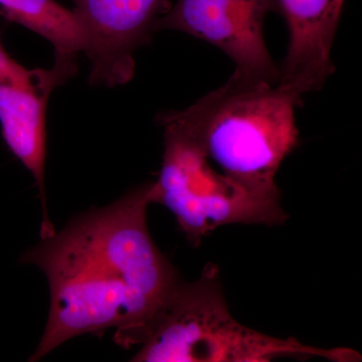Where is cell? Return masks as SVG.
I'll list each match as a JSON object with an SVG mask.
<instances>
[{
	"label": "cell",
	"mask_w": 362,
	"mask_h": 362,
	"mask_svg": "<svg viewBox=\"0 0 362 362\" xmlns=\"http://www.w3.org/2000/svg\"><path fill=\"white\" fill-rule=\"evenodd\" d=\"M152 182L109 206L78 214L61 230L40 239L21 257L49 283V309L39 361L80 335L115 329L123 349L141 344L181 282L152 240L147 209Z\"/></svg>",
	"instance_id": "obj_1"
},
{
	"label": "cell",
	"mask_w": 362,
	"mask_h": 362,
	"mask_svg": "<svg viewBox=\"0 0 362 362\" xmlns=\"http://www.w3.org/2000/svg\"><path fill=\"white\" fill-rule=\"evenodd\" d=\"M302 105V98L277 84L233 73L192 106L158 116V124L180 135L235 187L280 202L275 177L297 146L295 113Z\"/></svg>",
	"instance_id": "obj_2"
},
{
	"label": "cell",
	"mask_w": 362,
	"mask_h": 362,
	"mask_svg": "<svg viewBox=\"0 0 362 362\" xmlns=\"http://www.w3.org/2000/svg\"><path fill=\"white\" fill-rule=\"evenodd\" d=\"M284 356L361 361L352 349H317L242 325L226 304L218 269L209 264L199 280L181 281L131 361L269 362Z\"/></svg>",
	"instance_id": "obj_3"
},
{
	"label": "cell",
	"mask_w": 362,
	"mask_h": 362,
	"mask_svg": "<svg viewBox=\"0 0 362 362\" xmlns=\"http://www.w3.org/2000/svg\"><path fill=\"white\" fill-rule=\"evenodd\" d=\"M163 129L160 173L152 182V204L165 206L195 246L221 226L284 223L280 202L259 199L233 185L206 163L180 135Z\"/></svg>",
	"instance_id": "obj_4"
},
{
	"label": "cell",
	"mask_w": 362,
	"mask_h": 362,
	"mask_svg": "<svg viewBox=\"0 0 362 362\" xmlns=\"http://www.w3.org/2000/svg\"><path fill=\"white\" fill-rule=\"evenodd\" d=\"M279 11L276 0H177L154 23V33L177 30L225 52L247 78L277 84L280 68L267 49V16Z\"/></svg>",
	"instance_id": "obj_5"
},
{
	"label": "cell",
	"mask_w": 362,
	"mask_h": 362,
	"mask_svg": "<svg viewBox=\"0 0 362 362\" xmlns=\"http://www.w3.org/2000/svg\"><path fill=\"white\" fill-rule=\"evenodd\" d=\"M86 37L90 62L89 83L99 87L125 85L134 77V54L148 44L157 18L171 7L168 0H71Z\"/></svg>",
	"instance_id": "obj_6"
},
{
	"label": "cell",
	"mask_w": 362,
	"mask_h": 362,
	"mask_svg": "<svg viewBox=\"0 0 362 362\" xmlns=\"http://www.w3.org/2000/svg\"><path fill=\"white\" fill-rule=\"evenodd\" d=\"M77 63L54 61L49 70H33L23 82L0 83V125L9 150L35 181L42 204L40 239L56 232L45 194V114L52 90L73 77Z\"/></svg>",
	"instance_id": "obj_7"
},
{
	"label": "cell",
	"mask_w": 362,
	"mask_h": 362,
	"mask_svg": "<svg viewBox=\"0 0 362 362\" xmlns=\"http://www.w3.org/2000/svg\"><path fill=\"white\" fill-rule=\"evenodd\" d=\"M289 30L277 85L302 98L321 90L334 74L333 44L345 0H276Z\"/></svg>",
	"instance_id": "obj_8"
},
{
	"label": "cell",
	"mask_w": 362,
	"mask_h": 362,
	"mask_svg": "<svg viewBox=\"0 0 362 362\" xmlns=\"http://www.w3.org/2000/svg\"><path fill=\"white\" fill-rule=\"evenodd\" d=\"M0 16L49 40L54 59L77 62L85 51L84 30L73 11L54 0H0Z\"/></svg>",
	"instance_id": "obj_9"
},
{
	"label": "cell",
	"mask_w": 362,
	"mask_h": 362,
	"mask_svg": "<svg viewBox=\"0 0 362 362\" xmlns=\"http://www.w3.org/2000/svg\"><path fill=\"white\" fill-rule=\"evenodd\" d=\"M32 73L9 57L0 40V83L23 82L30 78Z\"/></svg>",
	"instance_id": "obj_10"
}]
</instances>
